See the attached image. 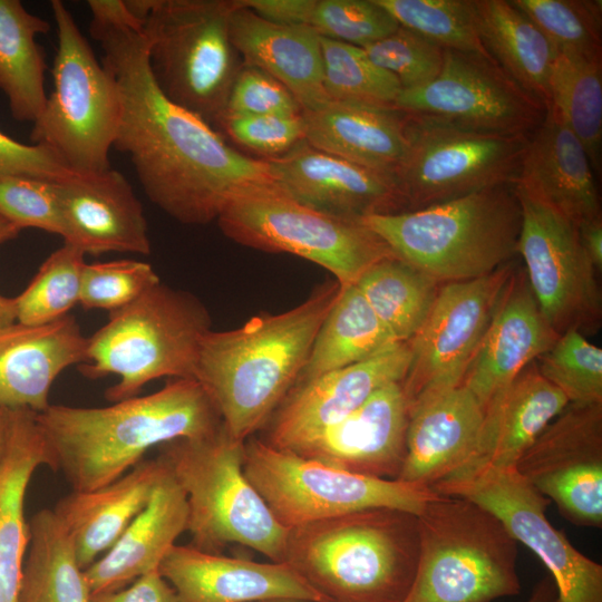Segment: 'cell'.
I'll return each instance as SVG.
<instances>
[{
    "mask_svg": "<svg viewBox=\"0 0 602 602\" xmlns=\"http://www.w3.org/2000/svg\"><path fill=\"white\" fill-rule=\"evenodd\" d=\"M87 6L90 36L122 99L114 147L129 156L153 204L181 223L202 225L217 220L233 201L275 187L265 159L237 152L161 90L143 20L127 0H89Z\"/></svg>",
    "mask_w": 602,
    "mask_h": 602,
    "instance_id": "6da1fadb",
    "label": "cell"
},
{
    "mask_svg": "<svg viewBox=\"0 0 602 602\" xmlns=\"http://www.w3.org/2000/svg\"><path fill=\"white\" fill-rule=\"evenodd\" d=\"M51 458L72 491L105 486L155 446L214 434L221 417L194 378L171 379L156 392L106 407L49 405L36 415Z\"/></svg>",
    "mask_w": 602,
    "mask_h": 602,
    "instance_id": "7a4b0ae2",
    "label": "cell"
},
{
    "mask_svg": "<svg viewBox=\"0 0 602 602\" xmlns=\"http://www.w3.org/2000/svg\"><path fill=\"white\" fill-rule=\"evenodd\" d=\"M340 290L328 280L288 311L204 336L194 379L232 437L245 441L268 424L298 381Z\"/></svg>",
    "mask_w": 602,
    "mask_h": 602,
    "instance_id": "3957f363",
    "label": "cell"
},
{
    "mask_svg": "<svg viewBox=\"0 0 602 602\" xmlns=\"http://www.w3.org/2000/svg\"><path fill=\"white\" fill-rule=\"evenodd\" d=\"M418 556L417 515L378 507L289 528L283 562L328 602H404Z\"/></svg>",
    "mask_w": 602,
    "mask_h": 602,
    "instance_id": "277c9868",
    "label": "cell"
},
{
    "mask_svg": "<svg viewBox=\"0 0 602 602\" xmlns=\"http://www.w3.org/2000/svg\"><path fill=\"white\" fill-rule=\"evenodd\" d=\"M362 223L395 255L447 283L487 275L517 258L522 210L512 183Z\"/></svg>",
    "mask_w": 602,
    "mask_h": 602,
    "instance_id": "5b68a950",
    "label": "cell"
},
{
    "mask_svg": "<svg viewBox=\"0 0 602 602\" xmlns=\"http://www.w3.org/2000/svg\"><path fill=\"white\" fill-rule=\"evenodd\" d=\"M211 329L205 305L192 293L155 284L132 303L109 312L87 338L84 376L119 380L105 396L116 402L138 396L163 377L194 378L201 342Z\"/></svg>",
    "mask_w": 602,
    "mask_h": 602,
    "instance_id": "8992f818",
    "label": "cell"
},
{
    "mask_svg": "<svg viewBox=\"0 0 602 602\" xmlns=\"http://www.w3.org/2000/svg\"><path fill=\"white\" fill-rule=\"evenodd\" d=\"M244 443L222 424L206 437L161 445L158 458L186 496L191 545L219 553L227 544H241L283 562L289 528L246 478Z\"/></svg>",
    "mask_w": 602,
    "mask_h": 602,
    "instance_id": "52a82bcc",
    "label": "cell"
},
{
    "mask_svg": "<svg viewBox=\"0 0 602 602\" xmlns=\"http://www.w3.org/2000/svg\"><path fill=\"white\" fill-rule=\"evenodd\" d=\"M417 518L418 564L404 602H492L521 592L517 543L491 512L437 493Z\"/></svg>",
    "mask_w": 602,
    "mask_h": 602,
    "instance_id": "ba28073f",
    "label": "cell"
},
{
    "mask_svg": "<svg viewBox=\"0 0 602 602\" xmlns=\"http://www.w3.org/2000/svg\"><path fill=\"white\" fill-rule=\"evenodd\" d=\"M143 19L161 90L211 126L225 111L243 61L232 43L233 0H127Z\"/></svg>",
    "mask_w": 602,
    "mask_h": 602,
    "instance_id": "9c48e42d",
    "label": "cell"
},
{
    "mask_svg": "<svg viewBox=\"0 0 602 602\" xmlns=\"http://www.w3.org/2000/svg\"><path fill=\"white\" fill-rule=\"evenodd\" d=\"M57 27L54 89L32 124L31 144L52 151L72 173L110 168L122 99L113 75L100 62L61 0H51Z\"/></svg>",
    "mask_w": 602,
    "mask_h": 602,
    "instance_id": "30bf717a",
    "label": "cell"
},
{
    "mask_svg": "<svg viewBox=\"0 0 602 602\" xmlns=\"http://www.w3.org/2000/svg\"><path fill=\"white\" fill-rule=\"evenodd\" d=\"M243 469L287 528L378 507L418 515L437 495L419 484L339 469L275 448L255 436L244 443Z\"/></svg>",
    "mask_w": 602,
    "mask_h": 602,
    "instance_id": "8fae6325",
    "label": "cell"
},
{
    "mask_svg": "<svg viewBox=\"0 0 602 602\" xmlns=\"http://www.w3.org/2000/svg\"><path fill=\"white\" fill-rule=\"evenodd\" d=\"M216 221L234 242L303 258L332 273L341 287L355 284L373 263L395 255L362 221L311 210L275 187L233 201Z\"/></svg>",
    "mask_w": 602,
    "mask_h": 602,
    "instance_id": "7c38bea8",
    "label": "cell"
},
{
    "mask_svg": "<svg viewBox=\"0 0 602 602\" xmlns=\"http://www.w3.org/2000/svg\"><path fill=\"white\" fill-rule=\"evenodd\" d=\"M406 135V152L395 174L406 212L515 183L528 138L411 114Z\"/></svg>",
    "mask_w": 602,
    "mask_h": 602,
    "instance_id": "4fadbf2b",
    "label": "cell"
},
{
    "mask_svg": "<svg viewBox=\"0 0 602 602\" xmlns=\"http://www.w3.org/2000/svg\"><path fill=\"white\" fill-rule=\"evenodd\" d=\"M522 226L517 244L530 288L551 329L593 334L601 326L598 272L569 219L515 185Z\"/></svg>",
    "mask_w": 602,
    "mask_h": 602,
    "instance_id": "5bb4252c",
    "label": "cell"
},
{
    "mask_svg": "<svg viewBox=\"0 0 602 602\" xmlns=\"http://www.w3.org/2000/svg\"><path fill=\"white\" fill-rule=\"evenodd\" d=\"M491 512L552 574L557 602H602V565L576 550L545 514L550 501L514 468H484L433 487Z\"/></svg>",
    "mask_w": 602,
    "mask_h": 602,
    "instance_id": "9a60e30c",
    "label": "cell"
},
{
    "mask_svg": "<svg viewBox=\"0 0 602 602\" xmlns=\"http://www.w3.org/2000/svg\"><path fill=\"white\" fill-rule=\"evenodd\" d=\"M517 258L476 279L443 283L419 330L408 341L410 361L401 381L409 410L462 385Z\"/></svg>",
    "mask_w": 602,
    "mask_h": 602,
    "instance_id": "2e32d148",
    "label": "cell"
},
{
    "mask_svg": "<svg viewBox=\"0 0 602 602\" xmlns=\"http://www.w3.org/2000/svg\"><path fill=\"white\" fill-rule=\"evenodd\" d=\"M395 107L479 132L528 137L545 105L518 86L489 56L445 49L438 76L401 90Z\"/></svg>",
    "mask_w": 602,
    "mask_h": 602,
    "instance_id": "e0dca14e",
    "label": "cell"
},
{
    "mask_svg": "<svg viewBox=\"0 0 602 602\" xmlns=\"http://www.w3.org/2000/svg\"><path fill=\"white\" fill-rule=\"evenodd\" d=\"M517 472L576 526L602 525V404L570 402L535 438Z\"/></svg>",
    "mask_w": 602,
    "mask_h": 602,
    "instance_id": "ac0fdd59",
    "label": "cell"
},
{
    "mask_svg": "<svg viewBox=\"0 0 602 602\" xmlns=\"http://www.w3.org/2000/svg\"><path fill=\"white\" fill-rule=\"evenodd\" d=\"M265 162L278 191L320 213L362 221L406 212L394 177L317 149L305 139Z\"/></svg>",
    "mask_w": 602,
    "mask_h": 602,
    "instance_id": "d6986e66",
    "label": "cell"
},
{
    "mask_svg": "<svg viewBox=\"0 0 602 602\" xmlns=\"http://www.w3.org/2000/svg\"><path fill=\"white\" fill-rule=\"evenodd\" d=\"M409 361V343L396 342L363 361L295 385L265 425L266 436L260 438L291 449L346 418L381 387L402 381Z\"/></svg>",
    "mask_w": 602,
    "mask_h": 602,
    "instance_id": "ffe728a7",
    "label": "cell"
},
{
    "mask_svg": "<svg viewBox=\"0 0 602 602\" xmlns=\"http://www.w3.org/2000/svg\"><path fill=\"white\" fill-rule=\"evenodd\" d=\"M408 423L401 381L390 382L339 423L288 450L353 474L397 479Z\"/></svg>",
    "mask_w": 602,
    "mask_h": 602,
    "instance_id": "44dd1931",
    "label": "cell"
},
{
    "mask_svg": "<svg viewBox=\"0 0 602 602\" xmlns=\"http://www.w3.org/2000/svg\"><path fill=\"white\" fill-rule=\"evenodd\" d=\"M557 337L543 317L517 260L462 385L485 409Z\"/></svg>",
    "mask_w": 602,
    "mask_h": 602,
    "instance_id": "7402d4cb",
    "label": "cell"
},
{
    "mask_svg": "<svg viewBox=\"0 0 602 602\" xmlns=\"http://www.w3.org/2000/svg\"><path fill=\"white\" fill-rule=\"evenodd\" d=\"M64 242L85 254L151 253L143 205L126 177L114 168L72 173L56 181Z\"/></svg>",
    "mask_w": 602,
    "mask_h": 602,
    "instance_id": "603a6c76",
    "label": "cell"
},
{
    "mask_svg": "<svg viewBox=\"0 0 602 602\" xmlns=\"http://www.w3.org/2000/svg\"><path fill=\"white\" fill-rule=\"evenodd\" d=\"M185 602H328L287 562H255L173 545L158 567Z\"/></svg>",
    "mask_w": 602,
    "mask_h": 602,
    "instance_id": "cb8c5ba5",
    "label": "cell"
},
{
    "mask_svg": "<svg viewBox=\"0 0 602 602\" xmlns=\"http://www.w3.org/2000/svg\"><path fill=\"white\" fill-rule=\"evenodd\" d=\"M515 185L576 226L601 217L588 155L550 103L527 138Z\"/></svg>",
    "mask_w": 602,
    "mask_h": 602,
    "instance_id": "d4e9b609",
    "label": "cell"
},
{
    "mask_svg": "<svg viewBox=\"0 0 602 602\" xmlns=\"http://www.w3.org/2000/svg\"><path fill=\"white\" fill-rule=\"evenodd\" d=\"M86 348L87 337L70 314L40 326L1 328L0 407L46 410L54 381L66 368L85 362Z\"/></svg>",
    "mask_w": 602,
    "mask_h": 602,
    "instance_id": "484cf974",
    "label": "cell"
},
{
    "mask_svg": "<svg viewBox=\"0 0 602 602\" xmlns=\"http://www.w3.org/2000/svg\"><path fill=\"white\" fill-rule=\"evenodd\" d=\"M484 409L463 385L433 395L409 410L406 456L397 479L431 488L472 455Z\"/></svg>",
    "mask_w": 602,
    "mask_h": 602,
    "instance_id": "4316f807",
    "label": "cell"
},
{
    "mask_svg": "<svg viewBox=\"0 0 602 602\" xmlns=\"http://www.w3.org/2000/svg\"><path fill=\"white\" fill-rule=\"evenodd\" d=\"M566 396L531 362L484 409L474 450L452 480L484 468H514L542 430L569 405ZM441 483V482H440Z\"/></svg>",
    "mask_w": 602,
    "mask_h": 602,
    "instance_id": "83f0119b",
    "label": "cell"
},
{
    "mask_svg": "<svg viewBox=\"0 0 602 602\" xmlns=\"http://www.w3.org/2000/svg\"><path fill=\"white\" fill-rule=\"evenodd\" d=\"M229 28L243 65L258 68L281 82L302 111L330 101L323 87L320 36L310 26L270 22L233 0Z\"/></svg>",
    "mask_w": 602,
    "mask_h": 602,
    "instance_id": "f1b7e54d",
    "label": "cell"
},
{
    "mask_svg": "<svg viewBox=\"0 0 602 602\" xmlns=\"http://www.w3.org/2000/svg\"><path fill=\"white\" fill-rule=\"evenodd\" d=\"M302 116L309 145L395 178L407 147V113L395 106L330 100Z\"/></svg>",
    "mask_w": 602,
    "mask_h": 602,
    "instance_id": "f546056e",
    "label": "cell"
},
{
    "mask_svg": "<svg viewBox=\"0 0 602 602\" xmlns=\"http://www.w3.org/2000/svg\"><path fill=\"white\" fill-rule=\"evenodd\" d=\"M187 521L186 496L166 467L144 509L115 544L85 569L91 596L123 589L158 570L176 538L187 531Z\"/></svg>",
    "mask_w": 602,
    "mask_h": 602,
    "instance_id": "4dcf8cb0",
    "label": "cell"
},
{
    "mask_svg": "<svg viewBox=\"0 0 602 602\" xmlns=\"http://www.w3.org/2000/svg\"><path fill=\"white\" fill-rule=\"evenodd\" d=\"M166 470L161 458L143 459L118 479L91 491H72L56 504L82 570L106 553L147 505Z\"/></svg>",
    "mask_w": 602,
    "mask_h": 602,
    "instance_id": "1f68e13d",
    "label": "cell"
},
{
    "mask_svg": "<svg viewBox=\"0 0 602 602\" xmlns=\"http://www.w3.org/2000/svg\"><path fill=\"white\" fill-rule=\"evenodd\" d=\"M36 415L29 409L10 410L9 436L0 464V602H19L29 544L25 496L35 470L51 466Z\"/></svg>",
    "mask_w": 602,
    "mask_h": 602,
    "instance_id": "d6a6232c",
    "label": "cell"
},
{
    "mask_svg": "<svg viewBox=\"0 0 602 602\" xmlns=\"http://www.w3.org/2000/svg\"><path fill=\"white\" fill-rule=\"evenodd\" d=\"M479 40L497 65L525 91L550 103L548 81L557 50L511 1L475 0Z\"/></svg>",
    "mask_w": 602,
    "mask_h": 602,
    "instance_id": "836d02e7",
    "label": "cell"
},
{
    "mask_svg": "<svg viewBox=\"0 0 602 602\" xmlns=\"http://www.w3.org/2000/svg\"><path fill=\"white\" fill-rule=\"evenodd\" d=\"M49 30L19 0H0V90L18 122L33 124L45 109L47 64L36 38Z\"/></svg>",
    "mask_w": 602,
    "mask_h": 602,
    "instance_id": "e575fe53",
    "label": "cell"
},
{
    "mask_svg": "<svg viewBox=\"0 0 602 602\" xmlns=\"http://www.w3.org/2000/svg\"><path fill=\"white\" fill-rule=\"evenodd\" d=\"M396 342L359 289L341 287L295 385L363 361Z\"/></svg>",
    "mask_w": 602,
    "mask_h": 602,
    "instance_id": "d590c367",
    "label": "cell"
},
{
    "mask_svg": "<svg viewBox=\"0 0 602 602\" xmlns=\"http://www.w3.org/2000/svg\"><path fill=\"white\" fill-rule=\"evenodd\" d=\"M28 525L19 602H90L85 570L54 509L38 511Z\"/></svg>",
    "mask_w": 602,
    "mask_h": 602,
    "instance_id": "8d00e7d4",
    "label": "cell"
},
{
    "mask_svg": "<svg viewBox=\"0 0 602 602\" xmlns=\"http://www.w3.org/2000/svg\"><path fill=\"white\" fill-rule=\"evenodd\" d=\"M441 284L397 255L377 261L355 283L397 342L416 334Z\"/></svg>",
    "mask_w": 602,
    "mask_h": 602,
    "instance_id": "74e56055",
    "label": "cell"
},
{
    "mask_svg": "<svg viewBox=\"0 0 602 602\" xmlns=\"http://www.w3.org/2000/svg\"><path fill=\"white\" fill-rule=\"evenodd\" d=\"M550 104L582 144L592 171L601 173L602 59L557 54L548 81Z\"/></svg>",
    "mask_w": 602,
    "mask_h": 602,
    "instance_id": "f35d334b",
    "label": "cell"
},
{
    "mask_svg": "<svg viewBox=\"0 0 602 602\" xmlns=\"http://www.w3.org/2000/svg\"><path fill=\"white\" fill-rule=\"evenodd\" d=\"M85 255L69 242L54 251L28 287L13 298L17 322L40 326L68 315L79 303Z\"/></svg>",
    "mask_w": 602,
    "mask_h": 602,
    "instance_id": "ab89813d",
    "label": "cell"
},
{
    "mask_svg": "<svg viewBox=\"0 0 602 602\" xmlns=\"http://www.w3.org/2000/svg\"><path fill=\"white\" fill-rule=\"evenodd\" d=\"M320 42L323 87L330 100L395 106L400 84L362 48L321 36Z\"/></svg>",
    "mask_w": 602,
    "mask_h": 602,
    "instance_id": "60d3db41",
    "label": "cell"
},
{
    "mask_svg": "<svg viewBox=\"0 0 602 602\" xmlns=\"http://www.w3.org/2000/svg\"><path fill=\"white\" fill-rule=\"evenodd\" d=\"M376 1L399 26L419 33L444 49L489 56L478 37L475 0Z\"/></svg>",
    "mask_w": 602,
    "mask_h": 602,
    "instance_id": "b9f144b4",
    "label": "cell"
},
{
    "mask_svg": "<svg viewBox=\"0 0 602 602\" xmlns=\"http://www.w3.org/2000/svg\"><path fill=\"white\" fill-rule=\"evenodd\" d=\"M559 54L602 58V6L592 0H512Z\"/></svg>",
    "mask_w": 602,
    "mask_h": 602,
    "instance_id": "7bdbcfd3",
    "label": "cell"
},
{
    "mask_svg": "<svg viewBox=\"0 0 602 602\" xmlns=\"http://www.w3.org/2000/svg\"><path fill=\"white\" fill-rule=\"evenodd\" d=\"M541 375L559 388L569 402L602 404V350L577 330L560 334L537 358Z\"/></svg>",
    "mask_w": 602,
    "mask_h": 602,
    "instance_id": "ee69618b",
    "label": "cell"
},
{
    "mask_svg": "<svg viewBox=\"0 0 602 602\" xmlns=\"http://www.w3.org/2000/svg\"><path fill=\"white\" fill-rule=\"evenodd\" d=\"M309 26L321 37L360 48L399 28L376 0H317Z\"/></svg>",
    "mask_w": 602,
    "mask_h": 602,
    "instance_id": "f6af8a7d",
    "label": "cell"
},
{
    "mask_svg": "<svg viewBox=\"0 0 602 602\" xmlns=\"http://www.w3.org/2000/svg\"><path fill=\"white\" fill-rule=\"evenodd\" d=\"M362 49L375 65L398 80L401 90L434 80L441 70L445 52L443 47L401 26Z\"/></svg>",
    "mask_w": 602,
    "mask_h": 602,
    "instance_id": "bcb514c9",
    "label": "cell"
},
{
    "mask_svg": "<svg viewBox=\"0 0 602 602\" xmlns=\"http://www.w3.org/2000/svg\"><path fill=\"white\" fill-rule=\"evenodd\" d=\"M147 262L122 259L86 263L79 303L86 310H118L159 283Z\"/></svg>",
    "mask_w": 602,
    "mask_h": 602,
    "instance_id": "7dc6e473",
    "label": "cell"
},
{
    "mask_svg": "<svg viewBox=\"0 0 602 602\" xmlns=\"http://www.w3.org/2000/svg\"><path fill=\"white\" fill-rule=\"evenodd\" d=\"M0 217L18 230L37 229L64 237L56 181L10 175L0 177Z\"/></svg>",
    "mask_w": 602,
    "mask_h": 602,
    "instance_id": "c3c4849f",
    "label": "cell"
},
{
    "mask_svg": "<svg viewBox=\"0 0 602 602\" xmlns=\"http://www.w3.org/2000/svg\"><path fill=\"white\" fill-rule=\"evenodd\" d=\"M235 142L258 153L278 156L304 139L302 113L293 115H224L217 123Z\"/></svg>",
    "mask_w": 602,
    "mask_h": 602,
    "instance_id": "681fc988",
    "label": "cell"
},
{
    "mask_svg": "<svg viewBox=\"0 0 602 602\" xmlns=\"http://www.w3.org/2000/svg\"><path fill=\"white\" fill-rule=\"evenodd\" d=\"M300 113L302 109L299 103L281 82L258 68L243 65L232 86L222 117Z\"/></svg>",
    "mask_w": 602,
    "mask_h": 602,
    "instance_id": "f907efd6",
    "label": "cell"
},
{
    "mask_svg": "<svg viewBox=\"0 0 602 602\" xmlns=\"http://www.w3.org/2000/svg\"><path fill=\"white\" fill-rule=\"evenodd\" d=\"M69 173L49 148L20 143L0 130V177L22 175L57 181Z\"/></svg>",
    "mask_w": 602,
    "mask_h": 602,
    "instance_id": "816d5d0a",
    "label": "cell"
},
{
    "mask_svg": "<svg viewBox=\"0 0 602 602\" xmlns=\"http://www.w3.org/2000/svg\"><path fill=\"white\" fill-rule=\"evenodd\" d=\"M90 602H185L158 570L151 571L123 589L93 595Z\"/></svg>",
    "mask_w": 602,
    "mask_h": 602,
    "instance_id": "f5cc1de1",
    "label": "cell"
},
{
    "mask_svg": "<svg viewBox=\"0 0 602 602\" xmlns=\"http://www.w3.org/2000/svg\"><path fill=\"white\" fill-rule=\"evenodd\" d=\"M259 17L274 23L309 26L317 0H237Z\"/></svg>",
    "mask_w": 602,
    "mask_h": 602,
    "instance_id": "db71d44e",
    "label": "cell"
},
{
    "mask_svg": "<svg viewBox=\"0 0 602 602\" xmlns=\"http://www.w3.org/2000/svg\"><path fill=\"white\" fill-rule=\"evenodd\" d=\"M582 245L598 273L602 271V217L577 226Z\"/></svg>",
    "mask_w": 602,
    "mask_h": 602,
    "instance_id": "11a10c76",
    "label": "cell"
},
{
    "mask_svg": "<svg viewBox=\"0 0 602 602\" xmlns=\"http://www.w3.org/2000/svg\"><path fill=\"white\" fill-rule=\"evenodd\" d=\"M20 230L0 217V244L18 236ZM17 322L13 298L0 294V329Z\"/></svg>",
    "mask_w": 602,
    "mask_h": 602,
    "instance_id": "9f6ffc18",
    "label": "cell"
},
{
    "mask_svg": "<svg viewBox=\"0 0 602 602\" xmlns=\"http://www.w3.org/2000/svg\"><path fill=\"white\" fill-rule=\"evenodd\" d=\"M527 602H557L553 581L545 579L537 583Z\"/></svg>",
    "mask_w": 602,
    "mask_h": 602,
    "instance_id": "6f0895ef",
    "label": "cell"
},
{
    "mask_svg": "<svg viewBox=\"0 0 602 602\" xmlns=\"http://www.w3.org/2000/svg\"><path fill=\"white\" fill-rule=\"evenodd\" d=\"M10 427V409L0 407V464L3 458Z\"/></svg>",
    "mask_w": 602,
    "mask_h": 602,
    "instance_id": "680465c9",
    "label": "cell"
},
{
    "mask_svg": "<svg viewBox=\"0 0 602 602\" xmlns=\"http://www.w3.org/2000/svg\"><path fill=\"white\" fill-rule=\"evenodd\" d=\"M264 602H305V601H298V600H274V601H264Z\"/></svg>",
    "mask_w": 602,
    "mask_h": 602,
    "instance_id": "91938a15",
    "label": "cell"
}]
</instances>
